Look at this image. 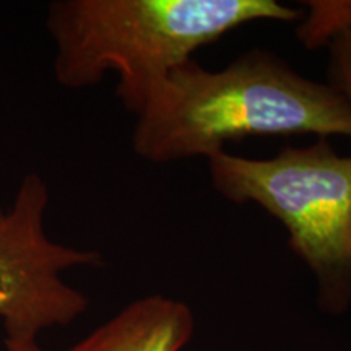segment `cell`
Listing matches in <instances>:
<instances>
[{"mask_svg":"<svg viewBox=\"0 0 351 351\" xmlns=\"http://www.w3.org/2000/svg\"><path fill=\"white\" fill-rule=\"evenodd\" d=\"M351 138V106L332 85L252 49L219 70L187 60L135 117L132 148L152 165L212 158L249 137Z\"/></svg>","mask_w":351,"mask_h":351,"instance_id":"obj_1","label":"cell"},{"mask_svg":"<svg viewBox=\"0 0 351 351\" xmlns=\"http://www.w3.org/2000/svg\"><path fill=\"white\" fill-rule=\"evenodd\" d=\"M301 15L278 0H57L46 26L57 83L83 90L114 73L117 98L137 117L195 51L244 25L298 23Z\"/></svg>","mask_w":351,"mask_h":351,"instance_id":"obj_2","label":"cell"},{"mask_svg":"<svg viewBox=\"0 0 351 351\" xmlns=\"http://www.w3.org/2000/svg\"><path fill=\"white\" fill-rule=\"evenodd\" d=\"M215 191L232 204H254L282 223L288 247L315 280L317 307H351V156L330 138L285 147L271 158L221 152L208 158Z\"/></svg>","mask_w":351,"mask_h":351,"instance_id":"obj_3","label":"cell"},{"mask_svg":"<svg viewBox=\"0 0 351 351\" xmlns=\"http://www.w3.org/2000/svg\"><path fill=\"white\" fill-rule=\"evenodd\" d=\"M49 187L23 176L10 207L0 200V320L7 340H38L43 330L72 324L88 309L82 291L62 278L77 267L103 265V256L52 241L46 232Z\"/></svg>","mask_w":351,"mask_h":351,"instance_id":"obj_4","label":"cell"},{"mask_svg":"<svg viewBox=\"0 0 351 351\" xmlns=\"http://www.w3.org/2000/svg\"><path fill=\"white\" fill-rule=\"evenodd\" d=\"M194 330L195 317L189 304L148 295L127 304L67 351H182Z\"/></svg>","mask_w":351,"mask_h":351,"instance_id":"obj_5","label":"cell"},{"mask_svg":"<svg viewBox=\"0 0 351 351\" xmlns=\"http://www.w3.org/2000/svg\"><path fill=\"white\" fill-rule=\"evenodd\" d=\"M302 5L296 38L306 49L328 47L341 34L351 32V0H307Z\"/></svg>","mask_w":351,"mask_h":351,"instance_id":"obj_6","label":"cell"},{"mask_svg":"<svg viewBox=\"0 0 351 351\" xmlns=\"http://www.w3.org/2000/svg\"><path fill=\"white\" fill-rule=\"evenodd\" d=\"M330 83L345 96L351 106V32L341 34L328 46Z\"/></svg>","mask_w":351,"mask_h":351,"instance_id":"obj_7","label":"cell"},{"mask_svg":"<svg viewBox=\"0 0 351 351\" xmlns=\"http://www.w3.org/2000/svg\"><path fill=\"white\" fill-rule=\"evenodd\" d=\"M5 346L7 351H44L41 346H39L38 340H7L5 339Z\"/></svg>","mask_w":351,"mask_h":351,"instance_id":"obj_8","label":"cell"}]
</instances>
